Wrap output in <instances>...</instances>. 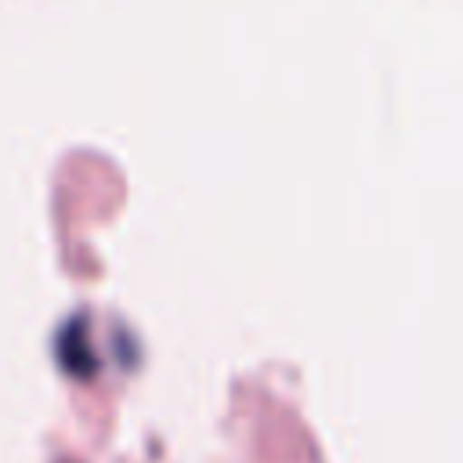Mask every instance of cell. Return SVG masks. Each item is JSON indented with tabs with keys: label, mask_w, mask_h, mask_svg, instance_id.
I'll return each instance as SVG.
<instances>
[{
	"label": "cell",
	"mask_w": 463,
	"mask_h": 463,
	"mask_svg": "<svg viewBox=\"0 0 463 463\" xmlns=\"http://www.w3.org/2000/svg\"><path fill=\"white\" fill-rule=\"evenodd\" d=\"M61 362H65V369H72V373H94V358L87 354V329H83V322L76 318V322H69L65 326V333H61Z\"/></svg>",
	"instance_id": "1"
}]
</instances>
